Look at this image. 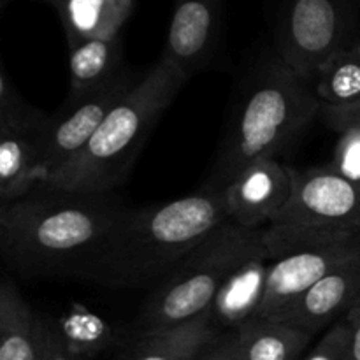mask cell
<instances>
[{"mask_svg": "<svg viewBox=\"0 0 360 360\" xmlns=\"http://www.w3.org/2000/svg\"><path fill=\"white\" fill-rule=\"evenodd\" d=\"M44 360H79V355L67 343L62 330L46 319V359Z\"/></svg>", "mask_w": 360, "mask_h": 360, "instance_id": "cell-26", "label": "cell"}, {"mask_svg": "<svg viewBox=\"0 0 360 360\" xmlns=\"http://www.w3.org/2000/svg\"><path fill=\"white\" fill-rule=\"evenodd\" d=\"M348 343H350V323L347 319H341L323 333L319 343L302 360H345Z\"/></svg>", "mask_w": 360, "mask_h": 360, "instance_id": "cell-23", "label": "cell"}, {"mask_svg": "<svg viewBox=\"0 0 360 360\" xmlns=\"http://www.w3.org/2000/svg\"><path fill=\"white\" fill-rule=\"evenodd\" d=\"M55 9L67 46H72L88 39L118 37L132 14L134 0H58Z\"/></svg>", "mask_w": 360, "mask_h": 360, "instance_id": "cell-16", "label": "cell"}, {"mask_svg": "<svg viewBox=\"0 0 360 360\" xmlns=\"http://www.w3.org/2000/svg\"><path fill=\"white\" fill-rule=\"evenodd\" d=\"M11 2H14V0H0V7H6V6H9ZM46 2H49V4H53V6H55V4L58 2V0H46Z\"/></svg>", "mask_w": 360, "mask_h": 360, "instance_id": "cell-28", "label": "cell"}, {"mask_svg": "<svg viewBox=\"0 0 360 360\" xmlns=\"http://www.w3.org/2000/svg\"><path fill=\"white\" fill-rule=\"evenodd\" d=\"M217 333L206 311L183 326L139 333L127 360H193Z\"/></svg>", "mask_w": 360, "mask_h": 360, "instance_id": "cell-18", "label": "cell"}, {"mask_svg": "<svg viewBox=\"0 0 360 360\" xmlns=\"http://www.w3.org/2000/svg\"><path fill=\"white\" fill-rule=\"evenodd\" d=\"M357 42L354 0H278L273 48L309 84L327 60Z\"/></svg>", "mask_w": 360, "mask_h": 360, "instance_id": "cell-7", "label": "cell"}, {"mask_svg": "<svg viewBox=\"0 0 360 360\" xmlns=\"http://www.w3.org/2000/svg\"><path fill=\"white\" fill-rule=\"evenodd\" d=\"M130 70L123 67L122 39H88L69 46V95H84L108 88L125 77Z\"/></svg>", "mask_w": 360, "mask_h": 360, "instance_id": "cell-15", "label": "cell"}, {"mask_svg": "<svg viewBox=\"0 0 360 360\" xmlns=\"http://www.w3.org/2000/svg\"><path fill=\"white\" fill-rule=\"evenodd\" d=\"M46 319L23 297L13 278L0 283V360H44Z\"/></svg>", "mask_w": 360, "mask_h": 360, "instance_id": "cell-14", "label": "cell"}, {"mask_svg": "<svg viewBox=\"0 0 360 360\" xmlns=\"http://www.w3.org/2000/svg\"><path fill=\"white\" fill-rule=\"evenodd\" d=\"M264 250V229H246L231 220L221 224L148 295L137 333L171 329L210 311L229 274Z\"/></svg>", "mask_w": 360, "mask_h": 360, "instance_id": "cell-5", "label": "cell"}, {"mask_svg": "<svg viewBox=\"0 0 360 360\" xmlns=\"http://www.w3.org/2000/svg\"><path fill=\"white\" fill-rule=\"evenodd\" d=\"M139 79L141 77L129 72L95 94L81 98H67L58 111L46 118L37 134L39 164L44 174V183L83 151L109 111Z\"/></svg>", "mask_w": 360, "mask_h": 360, "instance_id": "cell-8", "label": "cell"}, {"mask_svg": "<svg viewBox=\"0 0 360 360\" xmlns=\"http://www.w3.org/2000/svg\"><path fill=\"white\" fill-rule=\"evenodd\" d=\"M37 132L0 130V200L13 202L44 185Z\"/></svg>", "mask_w": 360, "mask_h": 360, "instance_id": "cell-17", "label": "cell"}, {"mask_svg": "<svg viewBox=\"0 0 360 360\" xmlns=\"http://www.w3.org/2000/svg\"><path fill=\"white\" fill-rule=\"evenodd\" d=\"M320 116L336 132H341V130L347 129L360 130V102L352 105H343V108H334V105L322 104Z\"/></svg>", "mask_w": 360, "mask_h": 360, "instance_id": "cell-25", "label": "cell"}, {"mask_svg": "<svg viewBox=\"0 0 360 360\" xmlns=\"http://www.w3.org/2000/svg\"><path fill=\"white\" fill-rule=\"evenodd\" d=\"M360 301V259L338 267L271 319L316 334L330 329Z\"/></svg>", "mask_w": 360, "mask_h": 360, "instance_id": "cell-12", "label": "cell"}, {"mask_svg": "<svg viewBox=\"0 0 360 360\" xmlns=\"http://www.w3.org/2000/svg\"><path fill=\"white\" fill-rule=\"evenodd\" d=\"M345 319L350 323V343L345 360H360V301L347 313Z\"/></svg>", "mask_w": 360, "mask_h": 360, "instance_id": "cell-27", "label": "cell"}, {"mask_svg": "<svg viewBox=\"0 0 360 360\" xmlns=\"http://www.w3.org/2000/svg\"><path fill=\"white\" fill-rule=\"evenodd\" d=\"M322 102L274 48L248 69L229 112L217 158L202 190L225 192L248 165L276 158L320 115Z\"/></svg>", "mask_w": 360, "mask_h": 360, "instance_id": "cell-2", "label": "cell"}, {"mask_svg": "<svg viewBox=\"0 0 360 360\" xmlns=\"http://www.w3.org/2000/svg\"><path fill=\"white\" fill-rule=\"evenodd\" d=\"M188 76L165 53L109 111L86 146L42 186L72 192H115L123 185L158 120Z\"/></svg>", "mask_w": 360, "mask_h": 360, "instance_id": "cell-4", "label": "cell"}, {"mask_svg": "<svg viewBox=\"0 0 360 360\" xmlns=\"http://www.w3.org/2000/svg\"><path fill=\"white\" fill-rule=\"evenodd\" d=\"M292 171V195L264 243L273 260L360 234V185L330 165Z\"/></svg>", "mask_w": 360, "mask_h": 360, "instance_id": "cell-6", "label": "cell"}, {"mask_svg": "<svg viewBox=\"0 0 360 360\" xmlns=\"http://www.w3.org/2000/svg\"><path fill=\"white\" fill-rule=\"evenodd\" d=\"M313 84L326 105L343 108L360 102V42L327 60Z\"/></svg>", "mask_w": 360, "mask_h": 360, "instance_id": "cell-20", "label": "cell"}, {"mask_svg": "<svg viewBox=\"0 0 360 360\" xmlns=\"http://www.w3.org/2000/svg\"><path fill=\"white\" fill-rule=\"evenodd\" d=\"M360 259V234L288 253L271 262L257 319H271L338 267Z\"/></svg>", "mask_w": 360, "mask_h": 360, "instance_id": "cell-9", "label": "cell"}, {"mask_svg": "<svg viewBox=\"0 0 360 360\" xmlns=\"http://www.w3.org/2000/svg\"><path fill=\"white\" fill-rule=\"evenodd\" d=\"M48 115L34 108L23 98L13 81L0 65V130H25L37 132Z\"/></svg>", "mask_w": 360, "mask_h": 360, "instance_id": "cell-21", "label": "cell"}, {"mask_svg": "<svg viewBox=\"0 0 360 360\" xmlns=\"http://www.w3.org/2000/svg\"><path fill=\"white\" fill-rule=\"evenodd\" d=\"M238 334L243 360H299L315 338L276 319H253Z\"/></svg>", "mask_w": 360, "mask_h": 360, "instance_id": "cell-19", "label": "cell"}, {"mask_svg": "<svg viewBox=\"0 0 360 360\" xmlns=\"http://www.w3.org/2000/svg\"><path fill=\"white\" fill-rule=\"evenodd\" d=\"M221 27L224 0H174L164 53L190 79L213 63Z\"/></svg>", "mask_w": 360, "mask_h": 360, "instance_id": "cell-11", "label": "cell"}, {"mask_svg": "<svg viewBox=\"0 0 360 360\" xmlns=\"http://www.w3.org/2000/svg\"><path fill=\"white\" fill-rule=\"evenodd\" d=\"M273 259L269 252L255 253L227 276L210 308L211 322L218 330H238L257 319Z\"/></svg>", "mask_w": 360, "mask_h": 360, "instance_id": "cell-13", "label": "cell"}, {"mask_svg": "<svg viewBox=\"0 0 360 360\" xmlns=\"http://www.w3.org/2000/svg\"><path fill=\"white\" fill-rule=\"evenodd\" d=\"M292 195V171L278 158H260L225 188L229 220L246 229L273 224Z\"/></svg>", "mask_w": 360, "mask_h": 360, "instance_id": "cell-10", "label": "cell"}, {"mask_svg": "<svg viewBox=\"0 0 360 360\" xmlns=\"http://www.w3.org/2000/svg\"><path fill=\"white\" fill-rule=\"evenodd\" d=\"M193 360H243L238 330H218Z\"/></svg>", "mask_w": 360, "mask_h": 360, "instance_id": "cell-24", "label": "cell"}, {"mask_svg": "<svg viewBox=\"0 0 360 360\" xmlns=\"http://www.w3.org/2000/svg\"><path fill=\"white\" fill-rule=\"evenodd\" d=\"M227 220L225 192L202 188L169 202L130 207L84 281L108 288L157 287Z\"/></svg>", "mask_w": 360, "mask_h": 360, "instance_id": "cell-3", "label": "cell"}, {"mask_svg": "<svg viewBox=\"0 0 360 360\" xmlns=\"http://www.w3.org/2000/svg\"><path fill=\"white\" fill-rule=\"evenodd\" d=\"M129 210L115 192L39 186L0 204V253L23 280H84Z\"/></svg>", "mask_w": 360, "mask_h": 360, "instance_id": "cell-1", "label": "cell"}, {"mask_svg": "<svg viewBox=\"0 0 360 360\" xmlns=\"http://www.w3.org/2000/svg\"><path fill=\"white\" fill-rule=\"evenodd\" d=\"M329 165L341 176L360 185V130H341L334 158Z\"/></svg>", "mask_w": 360, "mask_h": 360, "instance_id": "cell-22", "label": "cell"}]
</instances>
